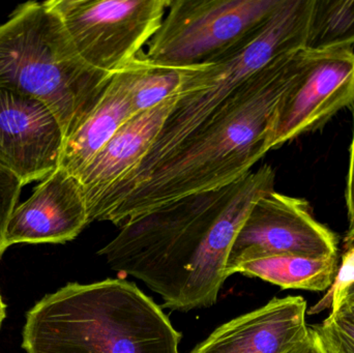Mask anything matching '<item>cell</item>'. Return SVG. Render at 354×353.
Masks as SVG:
<instances>
[{
  "instance_id": "obj_8",
  "label": "cell",
  "mask_w": 354,
  "mask_h": 353,
  "mask_svg": "<svg viewBox=\"0 0 354 353\" xmlns=\"http://www.w3.org/2000/svg\"><path fill=\"white\" fill-rule=\"evenodd\" d=\"M278 255L338 256V238L316 220L307 200L277 191L262 196L241 224L227 260V276L241 263Z\"/></svg>"
},
{
  "instance_id": "obj_22",
  "label": "cell",
  "mask_w": 354,
  "mask_h": 353,
  "mask_svg": "<svg viewBox=\"0 0 354 353\" xmlns=\"http://www.w3.org/2000/svg\"><path fill=\"white\" fill-rule=\"evenodd\" d=\"M285 353H330L316 327H309L307 337Z\"/></svg>"
},
{
  "instance_id": "obj_12",
  "label": "cell",
  "mask_w": 354,
  "mask_h": 353,
  "mask_svg": "<svg viewBox=\"0 0 354 353\" xmlns=\"http://www.w3.org/2000/svg\"><path fill=\"white\" fill-rule=\"evenodd\" d=\"M307 302L274 298L214 330L189 353H285L309 333Z\"/></svg>"
},
{
  "instance_id": "obj_9",
  "label": "cell",
  "mask_w": 354,
  "mask_h": 353,
  "mask_svg": "<svg viewBox=\"0 0 354 353\" xmlns=\"http://www.w3.org/2000/svg\"><path fill=\"white\" fill-rule=\"evenodd\" d=\"M353 107V47L311 50L307 68L277 114L270 151L319 130L341 110Z\"/></svg>"
},
{
  "instance_id": "obj_24",
  "label": "cell",
  "mask_w": 354,
  "mask_h": 353,
  "mask_svg": "<svg viewBox=\"0 0 354 353\" xmlns=\"http://www.w3.org/2000/svg\"><path fill=\"white\" fill-rule=\"evenodd\" d=\"M6 316V306L2 300L1 296H0V327H1L2 323Z\"/></svg>"
},
{
  "instance_id": "obj_11",
  "label": "cell",
  "mask_w": 354,
  "mask_h": 353,
  "mask_svg": "<svg viewBox=\"0 0 354 353\" xmlns=\"http://www.w3.org/2000/svg\"><path fill=\"white\" fill-rule=\"evenodd\" d=\"M89 224L82 187L76 176L58 167L12 211L6 247L17 244H64Z\"/></svg>"
},
{
  "instance_id": "obj_3",
  "label": "cell",
  "mask_w": 354,
  "mask_h": 353,
  "mask_svg": "<svg viewBox=\"0 0 354 353\" xmlns=\"http://www.w3.org/2000/svg\"><path fill=\"white\" fill-rule=\"evenodd\" d=\"M181 334L153 298L124 279L68 283L26 314L27 353H179Z\"/></svg>"
},
{
  "instance_id": "obj_19",
  "label": "cell",
  "mask_w": 354,
  "mask_h": 353,
  "mask_svg": "<svg viewBox=\"0 0 354 353\" xmlns=\"http://www.w3.org/2000/svg\"><path fill=\"white\" fill-rule=\"evenodd\" d=\"M330 353H354V321L343 312L330 313L315 325Z\"/></svg>"
},
{
  "instance_id": "obj_25",
  "label": "cell",
  "mask_w": 354,
  "mask_h": 353,
  "mask_svg": "<svg viewBox=\"0 0 354 353\" xmlns=\"http://www.w3.org/2000/svg\"><path fill=\"white\" fill-rule=\"evenodd\" d=\"M339 312H343L345 313V314L348 315V316H351V318L354 321V308H343L341 309Z\"/></svg>"
},
{
  "instance_id": "obj_15",
  "label": "cell",
  "mask_w": 354,
  "mask_h": 353,
  "mask_svg": "<svg viewBox=\"0 0 354 353\" xmlns=\"http://www.w3.org/2000/svg\"><path fill=\"white\" fill-rule=\"evenodd\" d=\"M338 269V256L311 258L278 255L241 263L234 274L258 278L282 289L324 292L332 286Z\"/></svg>"
},
{
  "instance_id": "obj_16",
  "label": "cell",
  "mask_w": 354,
  "mask_h": 353,
  "mask_svg": "<svg viewBox=\"0 0 354 353\" xmlns=\"http://www.w3.org/2000/svg\"><path fill=\"white\" fill-rule=\"evenodd\" d=\"M203 66L174 68L157 66L137 56L122 70L128 81L135 115L181 93L185 83Z\"/></svg>"
},
{
  "instance_id": "obj_14",
  "label": "cell",
  "mask_w": 354,
  "mask_h": 353,
  "mask_svg": "<svg viewBox=\"0 0 354 353\" xmlns=\"http://www.w3.org/2000/svg\"><path fill=\"white\" fill-rule=\"evenodd\" d=\"M134 115L128 81L120 70L111 77L82 124L64 140L59 167L78 178L120 126Z\"/></svg>"
},
{
  "instance_id": "obj_23",
  "label": "cell",
  "mask_w": 354,
  "mask_h": 353,
  "mask_svg": "<svg viewBox=\"0 0 354 353\" xmlns=\"http://www.w3.org/2000/svg\"><path fill=\"white\" fill-rule=\"evenodd\" d=\"M343 308H354V284L349 288L346 296H345L344 300H343V306L341 309Z\"/></svg>"
},
{
  "instance_id": "obj_10",
  "label": "cell",
  "mask_w": 354,
  "mask_h": 353,
  "mask_svg": "<svg viewBox=\"0 0 354 353\" xmlns=\"http://www.w3.org/2000/svg\"><path fill=\"white\" fill-rule=\"evenodd\" d=\"M64 137L47 105L0 88V166L23 184L41 182L59 167Z\"/></svg>"
},
{
  "instance_id": "obj_7",
  "label": "cell",
  "mask_w": 354,
  "mask_h": 353,
  "mask_svg": "<svg viewBox=\"0 0 354 353\" xmlns=\"http://www.w3.org/2000/svg\"><path fill=\"white\" fill-rule=\"evenodd\" d=\"M79 61L112 77L142 53L170 0H47Z\"/></svg>"
},
{
  "instance_id": "obj_5",
  "label": "cell",
  "mask_w": 354,
  "mask_h": 353,
  "mask_svg": "<svg viewBox=\"0 0 354 353\" xmlns=\"http://www.w3.org/2000/svg\"><path fill=\"white\" fill-rule=\"evenodd\" d=\"M110 79L79 61L48 1L20 4L0 23V88L45 103L66 139L82 124Z\"/></svg>"
},
{
  "instance_id": "obj_21",
  "label": "cell",
  "mask_w": 354,
  "mask_h": 353,
  "mask_svg": "<svg viewBox=\"0 0 354 353\" xmlns=\"http://www.w3.org/2000/svg\"><path fill=\"white\" fill-rule=\"evenodd\" d=\"M353 114V139H351L348 173H347L346 189H345V200H346L347 217H348V229L344 238L345 251L354 247V107Z\"/></svg>"
},
{
  "instance_id": "obj_18",
  "label": "cell",
  "mask_w": 354,
  "mask_h": 353,
  "mask_svg": "<svg viewBox=\"0 0 354 353\" xmlns=\"http://www.w3.org/2000/svg\"><path fill=\"white\" fill-rule=\"evenodd\" d=\"M354 284V247L345 251L342 263L337 271L336 278L332 286L328 288L326 296L310 308L307 314L315 315L324 312L326 309H332L333 314H336L343 306V300L349 288Z\"/></svg>"
},
{
  "instance_id": "obj_17",
  "label": "cell",
  "mask_w": 354,
  "mask_h": 353,
  "mask_svg": "<svg viewBox=\"0 0 354 353\" xmlns=\"http://www.w3.org/2000/svg\"><path fill=\"white\" fill-rule=\"evenodd\" d=\"M354 46V0H315L307 49Z\"/></svg>"
},
{
  "instance_id": "obj_1",
  "label": "cell",
  "mask_w": 354,
  "mask_h": 353,
  "mask_svg": "<svg viewBox=\"0 0 354 353\" xmlns=\"http://www.w3.org/2000/svg\"><path fill=\"white\" fill-rule=\"evenodd\" d=\"M276 171L263 165L235 184L193 195L120 228L99 255L110 269L136 278L179 312L218 302L227 260L253 205L274 191Z\"/></svg>"
},
{
  "instance_id": "obj_13",
  "label": "cell",
  "mask_w": 354,
  "mask_h": 353,
  "mask_svg": "<svg viewBox=\"0 0 354 353\" xmlns=\"http://www.w3.org/2000/svg\"><path fill=\"white\" fill-rule=\"evenodd\" d=\"M180 95L177 93L131 117L79 174L77 178L82 187L88 213L110 189L140 166Z\"/></svg>"
},
{
  "instance_id": "obj_4",
  "label": "cell",
  "mask_w": 354,
  "mask_h": 353,
  "mask_svg": "<svg viewBox=\"0 0 354 353\" xmlns=\"http://www.w3.org/2000/svg\"><path fill=\"white\" fill-rule=\"evenodd\" d=\"M315 0H283L257 30L216 61L204 64L183 85L176 107L142 163L110 189L88 213L89 222L105 216L172 155L254 74L277 58L307 49Z\"/></svg>"
},
{
  "instance_id": "obj_2",
  "label": "cell",
  "mask_w": 354,
  "mask_h": 353,
  "mask_svg": "<svg viewBox=\"0 0 354 353\" xmlns=\"http://www.w3.org/2000/svg\"><path fill=\"white\" fill-rule=\"evenodd\" d=\"M311 50L277 58L248 79L169 158L122 198L103 221L122 228L170 203L235 184L270 151L286 95L307 68Z\"/></svg>"
},
{
  "instance_id": "obj_6",
  "label": "cell",
  "mask_w": 354,
  "mask_h": 353,
  "mask_svg": "<svg viewBox=\"0 0 354 353\" xmlns=\"http://www.w3.org/2000/svg\"><path fill=\"white\" fill-rule=\"evenodd\" d=\"M283 0H170L161 26L139 54L149 64H212L264 24Z\"/></svg>"
},
{
  "instance_id": "obj_20",
  "label": "cell",
  "mask_w": 354,
  "mask_h": 353,
  "mask_svg": "<svg viewBox=\"0 0 354 353\" xmlns=\"http://www.w3.org/2000/svg\"><path fill=\"white\" fill-rule=\"evenodd\" d=\"M24 184L17 176L0 166V258L6 252V233L12 211L18 205Z\"/></svg>"
}]
</instances>
